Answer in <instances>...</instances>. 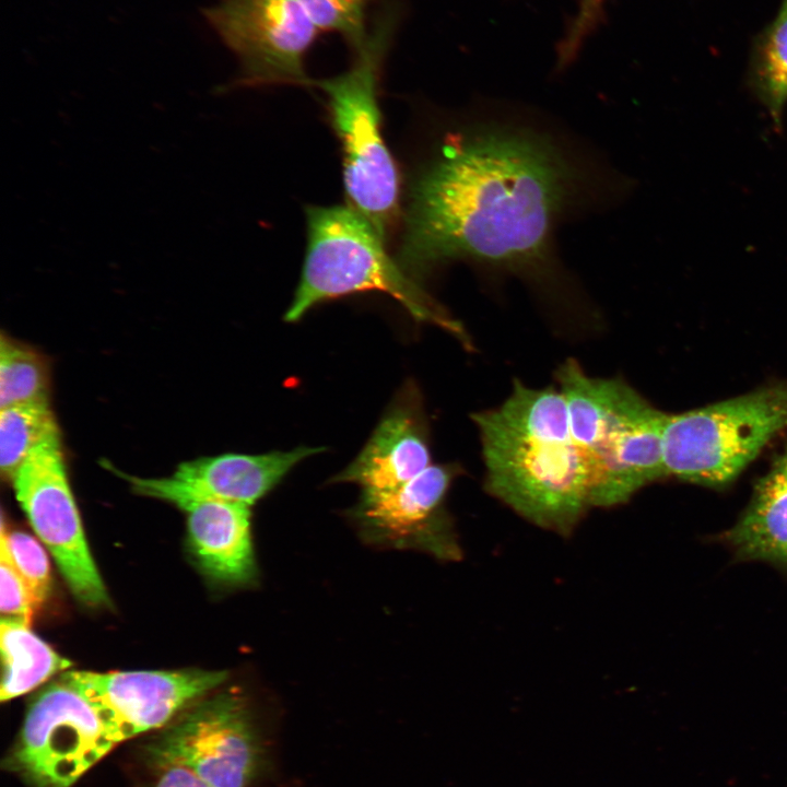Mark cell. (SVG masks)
Here are the masks:
<instances>
[{
	"mask_svg": "<svg viewBox=\"0 0 787 787\" xmlns=\"http://www.w3.org/2000/svg\"><path fill=\"white\" fill-rule=\"evenodd\" d=\"M575 173L531 131L481 126L445 142L413 180L399 263L414 279L466 259L543 282Z\"/></svg>",
	"mask_w": 787,
	"mask_h": 787,
	"instance_id": "cell-1",
	"label": "cell"
},
{
	"mask_svg": "<svg viewBox=\"0 0 787 787\" xmlns=\"http://www.w3.org/2000/svg\"><path fill=\"white\" fill-rule=\"evenodd\" d=\"M472 419L480 433L486 490L532 524L568 535L590 503L561 390L516 380L501 406Z\"/></svg>",
	"mask_w": 787,
	"mask_h": 787,
	"instance_id": "cell-2",
	"label": "cell"
},
{
	"mask_svg": "<svg viewBox=\"0 0 787 787\" xmlns=\"http://www.w3.org/2000/svg\"><path fill=\"white\" fill-rule=\"evenodd\" d=\"M556 379L587 473L590 507L622 504L667 477V413L620 378L589 376L573 359L559 367Z\"/></svg>",
	"mask_w": 787,
	"mask_h": 787,
	"instance_id": "cell-3",
	"label": "cell"
},
{
	"mask_svg": "<svg viewBox=\"0 0 787 787\" xmlns=\"http://www.w3.org/2000/svg\"><path fill=\"white\" fill-rule=\"evenodd\" d=\"M307 247L287 322L315 305L357 292L377 291L398 301L418 321L435 325L470 348L454 319L386 250L385 239L352 205L308 207Z\"/></svg>",
	"mask_w": 787,
	"mask_h": 787,
	"instance_id": "cell-4",
	"label": "cell"
},
{
	"mask_svg": "<svg viewBox=\"0 0 787 787\" xmlns=\"http://www.w3.org/2000/svg\"><path fill=\"white\" fill-rule=\"evenodd\" d=\"M400 17L393 2L373 20L350 68L339 75L310 81L327 96L331 122L341 142L344 188L352 205L385 239L399 213V176L385 143L377 102L385 58Z\"/></svg>",
	"mask_w": 787,
	"mask_h": 787,
	"instance_id": "cell-5",
	"label": "cell"
},
{
	"mask_svg": "<svg viewBox=\"0 0 787 787\" xmlns=\"http://www.w3.org/2000/svg\"><path fill=\"white\" fill-rule=\"evenodd\" d=\"M787 427V383L679 414L663 433L667 475L706 486L731 482Z\"/></svg>",
	"mask_w": 787,
	"mask_h": 787,
	"instance_id": "cell-6",
	"label": "cell"
},
{
	"mask_svg": "<svg viewBox=\"0 0 787 787\" xmlns=\"http://www.w3.org/2000/svg\"><path fill=\"white\" fill-rule=\"evenodd\" d=\"M115 744L89 701L61 681L32 703L11 764L33 787H70Z\"/></svg>",
	"mask_w": 787,
	"mask_h": 787,
	"instance_id": "cell-7",
	"label": "cell"
},
{
	"mask_svg": "<svg viewBox=\"0 0 787 787\" xmlns=\"http://www.w3.org/2000/svg\"><path fill=\"white\" fill-rule=\"evenodd\" d=\"M163 766H181L213 787H249L266 770L267 751L245 702L224 693L202 702L150 748Z\"/></svg>",
	"mask_w": 787,
	"mask_h": 787,
	"instance_id": "cell-8",
	"label": "cell"
},
{
	"mask_svg": "<svg viewBox=\"0 0 787 787\" xmlns=\"http://www.w3.org/2000/svg\"><path fill=\"white\" fill-rule=\"evenodd\" d=\"M60 433L39 444L12 479L34 531L81 602L105 606L108 595L94 563L68 481Z\"/></svg>",
	"mask_w": 787,
	"mask_h": 787,
	"instance_id": "cell-9",
	"label": "cell"
},
{
	"mask_svg": "<svg viewBox=\"0 0 787 787\" xmlns=\"http://www.w3.org/2000/svg\"><path fill=\"white\" fill-rule=\"evenodd\" d=\"M205 15L239 58L243 84L310 86L304 60L319 31L298 0H221Z\"/></svg>",
	"mask_w": 787,
	"mask_h": 787,
	"instance_id": "cell-10",
	"label": "cell"
},
{
	"mask_svg": "<svg viewBox=\"0 0 787 787\" xmlns=\"http://www.w3.org/2000/svg\"><path fill=\"white\" fill-rule=\"evenodd\" d=\"M225 679L226 672L204 670L71 671L62 677L94 707L116 743L163 726Z\"/></svg>",
	"mask_w": 787,
	"mask_h": 787,
	"instance_id": "cell-11",
	"label": "cell"
},
{
	"mask_svg": "<svg viewBox=\"0 0 787 787\" xmlns=\"http://www.w3.org/2000/svg\"><path fill=\"white\" fill-rule=\"evenodd\" d=\"M459 472L454 465H431L414 479L389 490H363L355 518L368 541L399 549L426 551L441 560H457L445 497Z\"/></svg>",
	"mask_w": 787,
	"mask_h": 787,
	"instance_id": "cell-12",
	"label": "cell"
},
{
	"mask_svg": "<svg viewBox=\"0 0 787 787\" xmlns=\"http://www.w3.org/2000/svg\"><path fill=\"white\" fill-rule=\"evenodd\" d=\"M139 494L165 500L187 514L192 548L208 575L228 585L256 577L250 506L202 495L173 477H126Z\"/></svg>",
	"mask_w": 787,
	"mask_h": 787,
	"instance_id": "cell-13",
	"label": "cell"
},
{
	"mask_svg": "<svg viewBox=\"0 0 787 787\" xmlns=\"http://www.w3.org/2000/svg\"><path fill=\"white\" fill-rule=\"evenodd\" d=\"M428 426L420 393L408 385L396 397L357 457L334 481L363 490L399 486L431 466Z\"/></svg>",
	"mask_w": 787,
	"mask_h": 787,
	"instance_id": "cell-14",
	"label": "cell"
},
{
	"mask_svg": "<svg viewBox=\"0 0 787 787\" xmlns=\"http://www.w3.org/2000/svg\"><path fill=\"white\" fill-rule=\"evenodd\" d=\"M322 450L301 446L261 455L202 457L181 462L172 477L202 495L251 506L298 462Z\"/></svg>",
	"mask_w": 787,
	"mask_h": 787,
	"instance_id": "cell-15",
	"label": "cell"
},
{
	"mask_svg": "<svg viewBox=\"0 0 787 787\" xmlns=\"http://www.w3.org/2000/svg\"><path fill=\"white\" fill-rule=\"evenodd\" d=\"M728 538L744 557L787 562V453L759 480Z\"/></svg>",
	"mask_w": 787,
	"mask_h": 787,
	"instance_id": "cell-16",
	"label": "cell"
},
{
	"mask_svg": "<svg viewBox=\"0 0 787 787\" xmlns=\"http://www.w3.org/2000/svg\"><path fill=\"white\" fill-rule=\"evenodd\" d=\"M0 644L3 676L0 700L10 701L32 691L71 662L34 634L30 625L1 619Z\"/></svg>",
	"mask_w": 787,
	"mask_h": 787,
	"instance_id": "cell-17",
	"label": "cell"
},
{
	"mask_svg": "<svg viewBox=\"0 0 787 787\" xmlns=\"http://www.w3.org/2000/svg\"><path fill=\"white\" fill-rule=\"evenodd\" d=\"M60 433L49 401L0 409V469L12 481L28 455L44 441Z\"/></svg>",
	"mask_w": 787,
	"mask_h": 787,
	"instance_id": "cell-18",
	"label": "cell"
},
{
	"mask_svg": "<svg viewBox=\"0 0 787 787\" xmlns=\"http://www.w3.org/2000/svg\"><path fill=\"white\" fill-rule=\"evenodd\" d=\"M50 372L45 356L4 333L0 340V409L49 401Z\"/></svg>",
	"mask_w": 787,
	"mask_h": 787,
	"instance_id": "cell-19",
	"label": "cell"
},
{
	"mask_svg": "<svg viewBox=\"0 0 787 787\" xmlns=\"http://www.w3.org/2000/svg\"><path fill=\"white\" fill-rule=\"evenodd\" d=\"M373 0H298L318 31L343 37L354 51L367 38V9Z\"/></svg>",
	"mask_w": 787,
	"mask_h": 787,
	"instance_id": "cell-20",
	"label": "cell"
},
{
	"mask_svg": "<svg viewBox=\"0 0 787 787\" xmlns=\"http://www.w3.org/2000/svg\"><path fill=\"white\" fill-rule=\"evenodd\" d=\"M761 79L772 107L778 110L787 99V0L764 46Z\"/></svg>",
	"mask_w": 787,
	"mask_h": 787,
	"instance_id": "cell-21",
	"label": "cell"
},
{
	"mask_svg": "<svg viewBox=\"0 0 787 787\" xmlns=\"http://www.w3.org/2000/svg\"><path fill=\"white\" fill-rule=\"evenodd\" d=\"M1 539L27 582L37 604H40L47 598L50 589L49 563L46 552L36 539L25 532L7 533L3 524L1 525Z\"/></svg>",
	"mask_w": 787,
	"mask_h": 787,
	"instance_id": "cell-22",
	"label": "cell"
},
{
	"mask_svg": "<svg viewBox=\"0 0 787 787\" xmlns=\"http://www.w3.org/2000/svg\"><path fill=\"white\" fill-rule=\"evenodd\" d=\"M0 589V610L2 618L30 625L34 609L38 604L27 582L16 567L8 547L1 538Z\"/></svg>",
	"mask_w": 787,
	"mask_h": 787,
	"instance_id": "cell-23",
	"label": "cell"
},
{
	"mask_svg": "<svg viewBox=\"0 0 787 787\" xmlns=\"http://www.w3.org/2000/svg\"><path fill=\"white\" fill-rule=\"evenodd\" d=\"M607 0H576V10L567 20L556 45L557 67L568 66L585 42L604 23Z\"/></svg>",
	"mask_w": 787,
	"mask_h": 787,
	"instance_id": "cell-24",
	"label": "cell"
},
{
	"mask_svg": "<svg viewBox=\"0 0 787 787\" xmlns=\"http://www.w3.org/2000/svg\"><path fill=\"white\" fill-rule=\"evenodd\" d=\"M152 787H213L192 772L177 765L163 766Z\"/></svg>",
	"mask_w": 787,
	"mask_h": 787,
	"instance_id": "cell-25",
	"label": "cell"
}]
</instances>
